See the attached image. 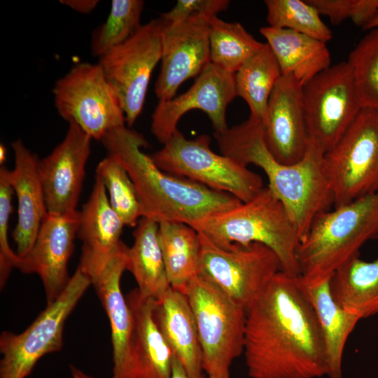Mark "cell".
Masks as SVG:
<instances>
[{
  "mask_svg": "<svg viewBox=\"0 0 378 378\" xmlns=\"http://www.w3.org/2000/svg\"><path fill=\"white\" fill-rule=\"evenodd\" d=\"M244 354L251 378H319L323 335L298 276L279 272L246 310Z\"/></svg>",
  "mask_w": 378,
  "mask_h": 378,
  "instance_id": "6da1fadb",
  "label": "cell"
},
{
  "mask_svg": "<svg viewBox=\"0 0 378 378\" xmlns=\"http://www.w3.org/2000/svg\"><path fill=\"white\" fill-rule=\"evenodd\" d=\"M214 136L221 154L245 167L254 164L265 172L267 188L285 206L300 241L316 216L333 205L323 170L325 153L310 139L303 158L287 165L279 162L270 151L262 122L250 116L223 132H214Z\"/></svg>",
  "mask_w": 378,
  "mask_h": 378,
  "instance_id": "7a4b0ae2",
  "label": "cell"
},
{
  "mask_svg": "<svg viewBox=\"0 0 378 378\" xmlns=\"http://www.w3.org/2000/svg\"><path fill=\"white\" fill-rule=\"evenodd\" d=\"M107 154L127 172L140 204L141 218L158 223L178 222L193 227L204 218L240 204L235 197L160 169L141 148L144 136L125 125L101 139Z\"/></svg>",
  "mask_w": 378,
  "mask_h": 378,
  "instance_id": "3957f363",
  "label": "cell"
},
{
  "mask_svg": "<svg viewBox=\"0 0 378 378\" xmlns=\"http://www.w3.org/2000/svg\"><path fill=\"white\" fill-rule=\"evenodd\" d=\"M378 239V190L316 216L297 249L299 279L314 284L329 279Z\"/></svg>",
  "mask_w": 378,
  "mask_h": 378,
  "instance_id": "277c9868",
  "label": "cell"
},
{
  "mask_svg": "<svg viewBox=\"0 0 378 378\" xmlns=\"http://www.w3.org/2000/svg\"><path fill=\"white\" fill-rule=\"evenodd\" d=\"M192 227L223 249L263 244L276 253L283 272L299 276L298 231L284 204L268 188L251 200L210 216Z\"/></svg>",
  "mask_w": 378,
  "mask_h": 378,
  "instance_id": "5b68a950",
  "label": "cell"
},
{
  "mask_svg": "<svg viewBox=\"0 0 378 378\" xmlns=\"http://www.w3.org/2000/svg\"><path fill=\"white\" fill-rule=\"evenodd\" d=\"M183 293L195 316L207 378H231L230 366L244 352L246 309L199 275Z\"/></svg>",
  "mask_w": 378,
  "mask_h": 378,
  "instance_id": "8992f818",
  "label": "cell"
},
{
  "mask_svg": "<svg viewBox=\"0 0 378 378\" xmlns=\"http://www.w3.org/2000/svg\"><path fill=\"white\" fill-rule=\"evenodd\" d=\"M210 143L206 134L188 139L177 130L150 157L167 173L231 195L241 202L255 197L264 188L262 177L234 159L214 153Z\"/></svg>",
  "mask_w": 378,
  "mask_h": 378,
  "instance_id": "52a82bcc",
  "label": "cell"
},
{
  "mask_svg": "<svg viewBox=\"0 0 378 378\" xmlns=\"http://www.w3.org/2000/svg\"><path fill=\"white\" fill-rule=\"evenodd\" d=\"M323 170L339 207L378 190V111L362 108L336 145L323 156Z\"/></svg>",
  "mask_w": 378,
  "mask_h": 378,
  "instance_id": "ba28073f",
  "label": "cell"
},
{
  "mask_svg": "<svg viewBox=\"0 0 378 378\" xmlns=\"http://www.w3.org/2000/svg\"><path fill=\"white\" fill-rule=\"evenodd\" d=\"M90 285L78 267L63 292L28 328L19 334H1L0 378H26L40 358L62 348L65 322Z\"/></svg>",
  "mask_w": 378,
  "mask_h": 378,
  "instance_id": "9c48e42d",
  "label": "cell"
},
{
  "mask_svg": "<svg viewBox=\"0 0 378 378\" xmlns=\"http://www.w3.org/2000/svg\"><path fill=\"white\" fill-rule=\"evenodd\" d=\"M59 115L80 127L92 139L125 125L119 98L100 65L88 62L74 66L53 87Z\"/></svg>",
  "mask_w": 378,
  "mask_h": 378,
  "instance_id": "30bf717a",
  "label": "cell"
},
{
  "mask_svg": "<svg viewBox=\"0 0 378 378\" xmlns=\"http://www.w3.org/2000/svg\"><path fill=\"white\" fill-rule=\"evenodd\" d=\"M198 233L199 276L211 282L246 310L273 277L282 271L276 253L263 244L234 245L227 250Z\"/></svg>",
  "mask_w": 378,
  "mask_h": 378,
  "instance_id": "8fae6325",
  "label": "cell"
},
{
  "mask_svg": "<svg viewBox=\"0 0 378 378\" xmlns=\"http://www.w3.org/2000/svg\"><path fill=\"white\" fill-rule=\"evenodd\" d=\"M302 92L309 139L326 153L362 108L349 64L331 65L305 84Z\"/></svg>",
  "mask_w": 378,
  "mask_h": 378,
  "instance_id": "7c38bea8",
  "label": "cell"
},
{
  "mask_svg": "<svg viewBox=\"0 0 378 378\" xmlns=\"http://www.w3.org/2000/svg\"><path fill=\"white\" fill-rule=\"evenodd\" d=\"M161 28L160 18L152 20L99 57V64L119 98L128 127L143 110L152 72L161 59Z\"/></svg>",
  "mask_w": 378,
  "mask_h": 378,
  "instance_id": "4fadbf2b",
  "label": "cell"
},
{
  "mask_svg": "<svg viewBox=\"0 0 378 378\" xmlns=\"http://www.w3.org/2000/svg\"><path fill=\"white\" fill-rule=\"evenodd\" d=\"M236 97L234 74L209 62L186 92L158 102L152 115L151 132L159 142L165 144L178 130L180 119L195 109L207 115L216 132H223L229 127L227 108Z\"/></svg>",
  "mask_w": 378,
  "mask_h": 378,
  "instance_id": "5bb4252c",
  "label": "cell"
},
{
  "mask_svg": "<svg viewBox=\"0 0 378 378\" xmlns=\"http://www.w3.org/2000/svg\"><path fill=\"white\" fill-rule=\"evenodd\" d=\"M203 15L169 24L162 21L161 69L155 85L159 101L175 97L186 80L197 77L209 62V20Z\"/></svg>",
  "mask_w": 378,
  "mask_h": 378,
  "instance_id": "9a60e30c",
  "label": "cell"
},
{
  "mask_svg": "<svg viewBox=\"0 0 378 378\" xmlns=\"http://www.w3.org/2000/svg\"><path fill=\"white\" fill-rule=\"evenodd\" d=\"M92 139L77 125L69 122L62 141L39 160L38 172L48 214L67 215L78 211Z\"/></svg>",
  "mask_w": 378,
  "mask_h": 378,
  "instance_id": "2e32d148",
  "label": "cell"
},
{
  "mask_svg": "<svg viewBox=\"0 0 378 378\" xmlns=\"http://www.w3.org/2000/svg\"><path fill=\"white\" fill-rule=\"evenodd\" d=\"M79 224V211L67 215L48 214L29 252L19 258L15 268L22 273L37 274L43 283L47 305L66 287L71 276L67 265Z\"/></svg>",
  "mask_w": 378,
  "mask_h": 378,
  "instance_id": "e0dca14e",
  "label": "cell"
},
{
  "mask_svg": "<svg viewBox=\"0 0 378 378\" xmlns=\"http://www.w3.org/2000/svg\"><path fill=\"white\" fill-rule=\"evenodd\" d=\"M302 88L292 76L281 75L270 97L262 122L267 146L284 164L301 160L309 144Z\"/></svg>",
  "mask_w": 378,
  "mask_h": 378,
  "instance_id": "ac0fdd59",
  "label": "cell"
},
{
  "mask_svg": "<svg viewBox=\"0 0 378 378\" xmlns=\"http://www.w3.org/2000/svg\"><path fill=\"white\" fill-rule=\"evenodd\" d=\"M127 265L128 247L125 245L103 267L88 275L110 322L113 362L111 378H129L134 323L120 286Z\"/></svg>",
  "mask_w": 378,
  "mask_h": 378,
  "instance_id": "d6986e66",
  "label": "cell"
},
{
  "mask_svg": "<svg viewBox=\"0 0 378 378\" xmlns=\"http://www.w3.org/2000/svg\"><path fill=\"white\" fill-rule=\"evenodd\" d=\"M14 167H6L7 179L18 202V221L12 237L19 258L32 248L41 223L48 214L43 188L38 172L37 155L18 139L11 143Z\"/></svg>",
  "mask_w": 378,
  "mask_h": 378,
  "instance_id": "ffe728a7",
  "label": "cell"
},
{
  "mask_svg": "<svg viewBox=\"0 0 378 378\" xmlns=\"http://www.w3.org/2000/svg\"><path fill=\"white\" fill-rule=\"evenodd\" d=\"M123 222L111 208L101 180L95 181L79 211L77 236L82 242L78 267L87 275L103 267L125 246L121 241Z\"/></svg>",
  "mask_w": 378,
  "mask_h": 378,
  "instance_id": "44dd1931",
  "label": "cell"
},
{
  "mask_svg": "<svg viewBox=\"0 0 378 378\" xmlns=\"http://www.w3.org/2000/svg\"><path fill=\"white\" fill-rule=\"evenodd\" d=\"M153 318L188 377L205 378L197 324L185 293L170 287L155 302Z\"/></svg>",
  "mask_w": 378,
  "mask_h": 378,
  "instance_id": "7402d4cb",
  "label": "cell"
},
{
  "mask_svg": "<svg viewBox=\"0 0 378 378\" xmlns=\"http://www.w3.org/2000/svg\"><path fill=\"white\" fill-rule=\"evenodd\" d=\"M126 299L134 323L129 378H171L173 354L154 320L155 301L141 298L137 289Z\"/></svg>",
  "mask_w": 378,
  "mask_h": 378,
  "instance_id": "603a6c76",
  "label": "cell"
},
{
  "mask_svg": "<svg viewBox=\"0 0 378 378\" xmlns=\"http://www.w3.org/2000/svg\"><path fill=\"white\" fill-rule=\"evenodd\" d=\"M280 67L281 75L294 78L304 86L331 66L325 42L286 29L260 28Z\"/></svg>",
  "mask_w": 378,
  "mask_h": 378,
  "instance_id": "cb8c5ba5",
  "label": "cell"
},
{
  "mask_svg": "<svg viewBox=\"0 0 378 378\" xmlns=\"http://www.w3.org/2000/svg\"><path fill=\"white\" fill-rule=\"evenodd\" d=\"M330 278L314 284L300 282L318 320L326 348L327 377L342 378L344 346L361 318L335 301L330 290Z\"/></svg>",
  "mask_w": 378,
  "mask_h": 378,
  "instance_id": "d4e9b609",
  "label": "cell"
},
{
  "mask_svg": "<svg viewBox=\"0 0 378 378\" xmlns=\"http://www.w3.org/2000/svg\"><path fill=\"white\" fill-rule=\"evenodd\" d=\"M134 244L128 248L129 270L142 299L160 300L170 288L158 239V223L141 218L133 232Z\"/></svg>",
  "mask_w": 378,
  "mask_h": 378,
  "instance_id": "484cf974",
  "label": "cell"
},
{
  "mask_svg": "<svg viewBox=\"0 0 378 378\" xmlns=\"http://www.w3.org/2000/svg\"><path fill=\"white\" fill-rule=\"evenodd\" d=\"M330 286L335 301L361 319L378 314V258H353L330 276Z\"/></svg>",
  "mask_w": 378,
  "mask_h": 378,
  "instance_id": "4316f807",
  "label": "cell"
},
{
  "mask_svg": "<svg viewBox=\"0 0 378 378\" xmlns=\"http://www.w3.org/2000/svg\"><path fill=\"white\" fill-rule=\"evenodd\" d=\"M158 239L170 286L183 292L199 275V233L188 224L164 221L158 223Z\"/></svg>",
  "mask_w": 378,
  "mask_h": 378,
  "instance_id": "83f0119b",
  "label": "cell"
},
{
  "mask_svg": "<svg viewBox=\"0 0 378 378\" xmlns=\"http://www.w3.org/2000/svg\"><path fill=\"white\" fill-rule=\"evenodd\" d=\"M281 76L278 62L267 43L234 74L237 96L247 103L250 117L263 122L270 97Z\"/></svg>",
  "mask_w": 378,
  "mask_h": 378,
  "instance_id": "f1b7e54d",
  "label": "cell"
},
{
  "mask_svg": "<svg viewBox=\"0 0 378 378\" xmlns=\"http://www.w3.org/2000/svg\"><path fill=\"white\" fill-rule=\"evenodd\" d=\"M209 62L234 74L264 43L257 41L239 22L223 21L217 16L209 20Z\"/></svg>",
  "mask_w": 378,
  "mask_h": 378,
  "instance_id": "f546056e",
  "label": "cell"
},
{
  "mask_svg": "<svg viewBox=\"0 0 378 378\" xmlns=\"http://www.w3.org/2000/svg\"><path fill=\"white\" fill-rule=\"evenodd\" d=\"M142 0H113L106 21L92 33L90 49L99 58L121 45L141 27Z\"/></svg>",
  "mask_w": 378,
  "mask_h": 378,
  "instance_id": "4dcf8cb0",
  "label": "cell"
},
{
  "mask_svg": "<svg viewBox=\"0 0 378 378\" xmlns=\"http://www.w3.org/2000/svg\"><path fill=\"white\" fill-rule=\"evenodd\" d=\"M96 176L104 186L111 208L125 225L135 227L141 217L134 185L126 169L107 155L97 166Z\"/></svg>",
  "mask_w": 378,
  "mask_h": 378,
  "instance_id": "1f68e13d",
  "label": "cell"
},
{
  "mask_svg": "<svg viewBox=\"0 0 378 378\" xmlns=\"http://www.w3.org/2000/svg\"><path fill=\"white\" fill-rule=\"evenodd\" d=\"M270 27L290 29L326 43L332 32L307 0H265Z\"/></svg>",
  "mask_w": 378,
  "mask_h": 378,
  "instance_id": "d6a6232c",
  "label": "cell"
},
{
  "mask_svg": "<svg viewBox=\"0 0 378 378\" xmlns=\"http://www.w3.org/2000/svg\"><path fill=\"white\" fill-rule=\"evenodd\" d=\"M362 108L378 111V27L369 30L349 55Z\"/></svg>",
  "mask_w": 378,
  "mask_h": 378,
  "instance_id": "836d02e7",
  "label": "cell"
},
{
  "mask_svg": "<svg viewBox=\"0 0 378 378\" xmlns=\"http://www.w3.org/2000/svg\"><path fill=\"white\" fill-rule=\"evenodd\" d=\"M320 15L338 25L350 19L363 28L378 11V0H307Z\"/></svg>",
  "mask_w": 378,
  "mask_h": 378,
  "instance_id": "e575fe53",
  "label": "cell"
},
{
  "mask_svg": "<svg viewBox=\"0 0 378 378\" xmlns=\"http://www.w3.org/2000/svg\"><path fill=\"white\" fill-rule=\"evenodd\" d=\"M13 188L9 183L6 167H0V286L4 287L19 257L10 248L8 242L9 220L12 212Z\"/></svg>",
  "mask_w": 378,
  "mask_h": 378,
  "instance_id": "d590c367",
  "label": "cell"
},
{
  "mask_svg": "<svg viewBox=\"0 0 378 378\" xmlns=\"http://www.w3.org/2000/svg\"><path fill=\"white\" fill-rule=\"evenodd\" d=\"M229 4L227 0H178L175 6L161 14L160 18L166 23L174 24L196 15L217 16L218 13L227 8Z\"/></svg>",
  "mask_w": 378,
  "mask_h": 378,
  "instance_id": "8d00e7d4",
  "label": "cell"
},
{
  "mask_svg": "<svg viewBox=\"0 0 378 378\" xmlns=\"http://www.w3.org/2000/svg\"><path fill=\"white\" fill-rule=\"evenodd\" d=\"M60 3L73 10L81 13H89L92 11L99 3L97 0H61Z\"/></svg>",
  "mask_w": 378,
  "mask_h": 378,
  "instance_id": "74e56055",
  "label": "cell"
},
{
  "mask_svg": "<svg viewBox=\"0 0 378 378\" xmlns=\"http://www.w3.org/2000/svg\"><path fill=\"white\" fill-rule=\"evenodd\" d=\"M171 378H189L183 368L174 354L172 355V372Z\"/></svg>",
  "mask_w": 378,
  "mask_h": 378,
  "instance_id": "f35d334b",
  "label": "cell"
},
{
  "mask_svg": "<svg viewBox=\"0 0 378 378\" xmlns=\"http://www.w3.org/2000/svg\"><path fill=\"white\" fill-rule=\"evenodd\" d=\"M70 370L73 378H93L71 365Z\"/></svg>",
  "mask_w": 378,
  "mask_h": 378,
  "instance_id": "ab89813d",
  "label": "cell"
},
{
  "mask_svg": "<svg viewBox=\"0 0 378 378\" xmlns=\"http://www.w3.org/2000/svg\"><path fill=\"white\" fill-rule=\"evenodd\" d=\"M376 27H378V11L363 29L364 30H370Z\"/></svg>",
  "mask_w": 378,
  "mask_h": 378,
  "instance_id": "60d3db41",
  "label": "cell"
},
{
  "mask_svg": "<svg viewBox=\"0 0 378 378\" xmlns=\"http://www.w3.org/2000/svg\"><path fill=\"white\" fill-rule=\"evenodd\" d=\"M6 148L4 144L0 145V163L1 165H4V163L6 160Z\"/></svg>",
  "mask_w": 378,
  "mask_h": 378,
  "instance_id": "b9f144b4",
  "label": "cell"
}]
</instances>
